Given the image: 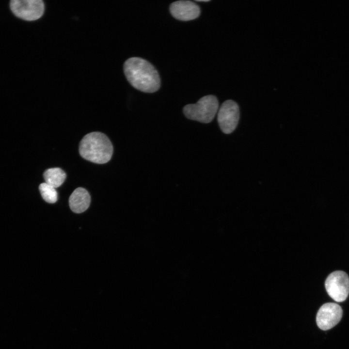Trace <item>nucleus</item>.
Segmentation results:
<instances>
[{"label": "nucleus", "instance_id": "obj_1", "mask_svg": "<svg viewBox=\"0 0 349 349\" xmlns=\"http://www.w3.org/2000/svg\"><path fill=\"white\" fill-rule=\"evenodd\" d=\"M125 75L135 89L145 93H154L160 85L159 76L149 62L139 57L128 59L124 64Z\"/></svg>", "mask_w": 349, "mask_h": 349}, {"label": "nucleus", "instance_id": "obj_2", "mask_svg": "<svg viewBox=\"0 0 349 349\" xmlns=\"http://www.w3.org/2000/svg\"><path fill=\"white\" fill-rule=\"evenodd\" d=\"M79 153L83 159L92 162L104 164L111 159L113 146L108 137L100 132L85 135L79 145Z\"/></svg>", "mask_w": 349, "mask_h": 349}, {"label": "nucleus", "instance_id": "obj_3", "mask_svg": "<svg viewBox=\"0 0 349 349\" xmlns=\"http://www.w3.org/2000/svg\"><path fill=\"white\" fill-rule=\"evenodd\" d=\"M219 102L213 95H207L201 98L196 103L188 104L183 111L188 119L203 123L212 121L217 112Z\"/></svg>", "mask_w": 349, "mask_h": 349}, {"label": "nucleus", "instance_id": "obj_4", "mask_svg": "<svg viewBox=\"0 0 349 349\" xmlns=\"http://www.w3.org/2000/svg\"><path fill=\"white\" fill-rule=\"evenodd\" d=\"M325 286L328 295L333 300L343 301L349 294V277L343 271H333L326 278Z\"/></svg>", "mask_w": 349, "mask_h": 349}, {"label": "nucleus", "instance_id": "obj_5", "mask_svg": "<svg viewBox=\"0 0 349 349\" xmlns=\"http://www.w3.org/2000/svg\"><path fill=\"white\" fill-rule=\"evenodd\" d=\"M10 7L16 16L27 21L39 19L45 10V5L42 0H12Z\"/></svg>", "mask_w": 349, "mask_h": 349}, {"label": "nucleus", "instance_id": "obj_6", "mask_svg": "<svg viewBox=\"0 0 349 349\" xmlns=\"http://www.w3.org/2000/svg\"><path fill=\"white\" fill-rule=\"evenodd\" d=\"M239 119V109L238 104L232 100L223 102L218 113L217 120L221 130L230 134L236 129Z\"/></svg>", "mask_w": 349, "mask_h": 349}, {"label": "nucleus", "instance_id": "obj_7", "mask_svg": "<svg viewBox=\"0 0 349 349\" xmlns=\"http://www.w3.org/2000/svg\"><path fill=\"white\" fill-rule=\"evenodd\" d=\"M342 314V309L338 304L332 302L325 303L320 307L317 313V325L322 330H329L340 321Z\"/></svg>", "mask_w": 349, "mask_h": 349}, {"label": "nucleus", "instance_id": "obj_8", "mask_svg": "<svg viewBox=\"0 0 349 349\" xmlns=\"http://www.w3.org/2000/svg\"><path fill=\"white\" fill-rule=\"evenodd\" d=\"M170 13L175 18L189 21L198 17L200 14L199 6L190 0H179L173 2L170 6Z\"/></svg>", "mask_w": 349, "mask_h": 349}, {"label": "nucleus", "instance_id": "obj_9", "mask_svg": "<svg viewBox=\"0 0 349 349\" xmlns=\"http://www.w3.org/2000/svg\"><path fill=\"white\" fill-rule=\"evenodd\" d=\"M91 197L85 189L79 187L76 189L69 198V206L72 211L76 213H81L89 207Z\"/></svg>", "mask_w": 349, "mask_h": 349}, {"label": "nucleus", "instance_id": "obj_10", "mask_svg": "<svg viewBox=\"0 0 349 349\" xmlns=\"http://www.w3.org/2000/svg\"><path fill=\"white\" fill-rule=\"evenodd\" d=\"M45 183L56 188L61 186L64 181L66 175L60 168H52L46 170L43 174Z\"/></svg>", "mask_w": 349, "mask_h": 349}, {"label": "nucleus", "instance_id": "obj_11", "mask_svg": "<svg viewBox=\"0 0 349 349\" xmlns=\"http://www.w3.org/2000/svg\"><path fill=\"white\" fill-rule=\"evenodd\" d=\"M43 199L47 202L53 204L58 200V193L55 188L46 183H42L39 186Z\"/></svg>", "mask_w": 349, "mask_h": 349}, {"label": "nucleus", "instance_id": "obj_12", "mask_svg": "<svg viewBox=\"0 0 349 349\" xmlns=\"http://www.w3.org/2000/svg\"><path fill=\"white\" fill-rule=\"evenodd\" d=\"M196 1H199V2H207V1H208L209 0H196Z\"/></svg>", "mask_w": 349, "mask_h": 349}]
</instances>
